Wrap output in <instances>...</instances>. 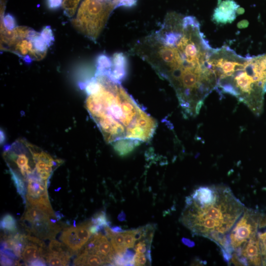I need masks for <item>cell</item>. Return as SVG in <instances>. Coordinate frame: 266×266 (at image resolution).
I'll use <instances>...</instances> for the list:
<instances>
[{
  "label": "cell",
  "mask_w": 266,
  "mask_h": 266,
  "mask_svg": "<svg viewBox=\"0 0 266 266\" xmlns=\"http://www.w3.org/2000/svg\"><path fill=\"white\" fill-rule=\"evenodd\" d=\"M213 50L196 17L172 11L159 29L137 40L130 52L169 82L184 113L191 116L199 113L204 99L216 89L210 62Z\"/></svg>",
  "instance_id": "obj_1"
},
{
  "label": "cell",
  "mask_w": 266,
  "mask_h": 266,
  "mask_svg": "<svg viewBox=\"0 0 266 266\" xmlns=\"http://www.w3.org/2000/svg\"><path fill=\"white\" fill-rule=\"evenodd\" d=\"M85 106L105 141L120 156L153 135L157 122L117 82L96 73L86 84Z\"/></svg>",
  "instance_id": "obj_2"
},
{
  "label": "cell",
  "mask_w": 266,
  "mask_h": 266,
  "mask_svg": "<svg viewBox=\"0 0 266 266\" xmlns=\"http://www.w3.org/2000/svg\"><path fill=\"white\" fill-rule=\"evenodd\" d=\"M180 220L194 235L207 237L217 244L223 256L228 253L227 236L245 210V207L227 186L220 185L214 198L200 204L190 196Z\"/></svg>",
  "instance_id": "obj_3"
},
{
  "label": "cell",
  "mask_w": 266,
  "mask_h": 266,
  "mask_svg": "<svg viewBox=\"0 0 266 266\" xmlns=\"http://www.w3.org/2000/svg\"><path fill=\"white\" fill-rule=\"evenodd\" d=\"M210 62L216 77V89L235 97L259 115L266 86L253 56L243 57L224 45L214 49Z\"/></svg>",
  "instance_id": "obj_4"
},
{
  "label": "cell",
  "mask_w": 266,
  "mask_h": 266,
  "mask_svg": "<svg viewBox=\"0 0 266 266\" xmlns=\"http://www.w3.org/2000/svg\"><path fill=\"white\" fill-rule=\"evenodd\" d=\"M2 27V49L14 53L26 61L42 59L53 40L49 27L45 28L41 33L24 26L11 30Z\"/></svg>",
  "instance_id": "obj_5"
},
{
  "label": "cell",
  "mask_w": 266,
  "mask_h": 266,
  "mask_svg": "<svg viewBox=\"0 0 266 266\" xmlns=\"http://www.w3.org/2000/svg\"><path fill=\"white\" fill-rule=\"evenodd\" d=\"M118 6V0H83L71 20L72 25L79 33L96 42Z\"/></svg>",
  "instance_id": "obj_6"
},
{
  "label": "cell",
  "mask_w": 266,
  "mask_h": 266,
  "mask_svg": "<svg viewBox=\"0 0 266 266\" xmlns=\"http://www.w3.org/2000/svg\"><path fill=\"white\" fill-rule=\"evenodd\" d=\"M240 6L233 0H218L217 6L212 14V21L217 24H226L233 22L239 14Z\"/></svg>",
  "instance_id": "obj_7"
},
{
  "label": "cell",
  "mask_w": 266,
  "mask_h": 266,
  "mask_svg": "<svg viewBox=\"0 0 266 266\" xmlns=\"http://www.w3.org/2000/svg\"><path fill=\"white\" fill-rule=\"evenodd\" d=\"M27 242L22 253L21 258L25 263L30 264L33 260L45 257V245L42 241L36 237L26 235Z\"/></svg>",
  "instance_id": "obj_8"
},
{
  "label": "cell",
  "mask_w": 266,
  "mask_h": 266,
  "mask_svg": "<svg viewBox=\"0 0 266 266\" xmlns=\"http://www.w3.org/2000/svg\"><path fill=\"white\" fill-rule=\"evenodd\" d=\"M56 220L49 219L30 222L28 229L40 238L53 239L61 229V227L56 224Z\"/></svg>",
  "instance_id": "obj_9"
},
{
  "label": "cell",
  "mask_w": 266,
  "mask_h": 266,
  "mask_svg": "<svg viewBox=\"0 0 266 266\" xmlns=\"http://www.w3.org/2000/svg\"><path fill=\"white\" fill-rule=\"evenodd\" d=\"M111 61V67L102 74H106L115 81L121 83L127 74V58L123 53H116L113 55Z\"/></svg>",
  "instance_id": "obj_10"
},
{
  "label": "cell",
  "mask_w": 266,
  "mask_h": 266,
  "mask_svg": "<svg viewBox=\"0 0 266 266\" xmlns=\"http://www.w3.org/2000/svg\"><path fill=\"white\" fill-rule=\"evenodd\" d=\"M93 253L101 256L106 264H112L113 259L116 253L112 245L106 236L99 233L95 248Z\"/></svg>",
  "instance_id": "obj_11"
},
{
  "label": "cell",
  "mask_w": 266,
  "mask_h": 266,
  "mask_svg": "<svg viewBox=\"0 0 266 266\" xmlns=\"http://www.w3.org/2000/svg\"><path fill=\"white\" fill-rule=\"evenodd\" d=\"M60 239L73 253L77 252L85 245L78 237L74 226L66 228Z\"/></svg>",
  "instance_id": "obj_12"
},
{
  "label": "cell",
  "mask_w": 266,
  "mask_h": 266,
  "mask_svg": "<svg viewBox=\"0 0 266 266\" xmlns=\"http://www.w3.org/2000/svg\"><path fill=\"white\" fill-rule=\"evenodd\" d=\"M50 217L51 216L44 211L27 204V209L21 220L30 223L49 220Z\"/></svg>",
  "instance_id": "obj_13"
},
{
  "label": "cell",
  "mask_w": 266,
  "mask_h": 266,
  "mask_svg": "<svg viewBox=\"0 0 266 266\" xmlns=\"http://www.w3.org/2000/svg\"><path fill=\"white\" fill-rule=\"evenodd\" d=\"M48 252L70 259L73 252L66 245L56 240L52 239L49 244Z\"/></svg>",
  "instance_id": "obj_14"
},
{
  "label": "cell",
  "mask_w": 266,
  "mask_h": 266,
  "mask_svg": "<svg viewBox=\"0 0 266 266\" xmlns=\"http://www.w3.org/2000/svg\"><path fill=\"white\" fill-rule=\"evenodd\" d=\"M11 179L13 182L18 193L22 197L24 203L26 201V182L16 172L12 170L9 169Z\"/></svg>",
  "instance_id": "obj_15"
},
{
  "label": "cell",
  "mask_w": 266,
  "mask_h": 266,
  "mask_svg": "<svg viewBox=\"0 0 266 266\" xmlns=\"http://www.w3.org/2000/svg\"><path fill=\"white\" fill-rule=\"evenodd\" d=\"M124 232L115 233L110 238L113 249L117 254H123L127 249L125 245Z\"/></svg>",
  "instance_id": "obj_16"
},
{
  "label": "cell",
  "mask_w": 266,
  "mask_h": 266,
  "mask_svg": "<svg viewBox=\"0 0 266 266\" xmlns=\"http://www.w3.org/2000/svg\"><path fill=\"white\" fill-rule=\"evenodd\" d=\"M0 228L5 233H15L17 231L16 221L11 214H6L2 218Z\"/></svg>",
  "instance_id": "obj_17"
},
{
  "label": "cell",
  "mask_w": 266,
  "mask_h": 266,
  "mask_svg": "<svg viewBox=\"0 0 266 266\" xmlns=\"http://www.w3.org/2000/svg\"><path fill=\"white\" fill-rule=\"evenodd\" d=\"M45 258L50 266H67L70 259L49 252L46 253Z\"/></svg>",
  "instance_id": "obj_18"
},
{
  "label": "cell",
  "mask_w": 266,
  "mask_h": 266,
  "mask_svg": "<svg viewBox=\"0 0 266 266\" xmlns=\"http://www.w3.org/2000/svg\"><path fill=\"white\" fill-rule=\"evenodd\" d=\"M82 0H62V6L66 15L69 18L73 16Z\"/></svg>",
  "instance_id": "obj_19"
},
{
  "label": "cell",
  "mask_w": 266,
  "mask_h": 266,
  "mask_svg": "<svg viewBox=\"0 0 266 266\" xmlns=\"http://www.w3.org/2000/svg\"><path fill=\"white\" fill-rule=\"evenodd\" d=\"M91 221L93 225L99 226L103 229L106 226H110L111 224L107 219L105 213L102 211L95 214L92 218Z\"/></svg>",
  "instance_id": "obj_20"
},
{
  "label": "cell",
  "mask_w": 266,
  "mask_h": 266,
  "mask_svg": "<svg viewBox=\"0 0 266 266\" xmlns=\"http://www.w3.org/2000/svg\"><path fill=\"white\" fill-rule=\"evenodd\" d=\"M125 245L127 248L134 247L135 241L134 238V230L125 231L124 232Z\"/></svg>",
  "instance_id": "obj_21"
},
{
  "label": "cell",
  "mask_w": 266,
  "mask_h": 266,
  "mask_svg": "<svg viewBox=\"0 0 266 266\" xmlns=\"http://www.w3.org/2000/svg\"><path fill=\"white\" fill-rule=\"evenodd\" d=\"M151 244L149 243L145 239L138 241L134 244V250L136 253H145L151 248Z\"/></svg>",
  "instance_id": "obj_22"
},
{
  "label": "cell",
  "mask_w": 266,
  "mask_h": 266,
  "mask_svg": "<svg viewBox=\"0 0 266 266\" xmlns=\"http://www.w3.org/2000/svg\"><path fill=\"white\" fill-rule=\"evenodd\" d=\"M134 266H144L147 263L148 259L144 253H136L134 256Z\"/></svg>",
  "instance_id": "obj_23"
},
{
  "label": "cell",
  "mask_w": 266,
  "mask_h": 266,
  "mask_svg": "<svg viewBox=\"0 0 266 266\" xmlns=\"http://www.w3.org/2000/svg\"><path fill=\"white\" fill-rule=\"evenodd\" d=\"M15 260L7 256L0 253V265L1 266H12L16 264Z\"/></svg>",
  "instance_id": "obj_24"
},
{
  "label": "cell",
  "mask_w": 266,
  "mask_h": 266,
  "mask_svg": "<svg viewBox=\"0 0 266 266\" xmlns=\"http://www.w3.org/2000/svg\"><path fill=\"white\" fill-rule=\"evenodd\" d=\"M48 6L51 8L59 7L62 4V0H48Z\"/></svg>",
  "instance_id": "obj_25"
},
{
  "label": "cell",
  "mask_w": 266,
  "mask_h": 266,
  "mask_svg": "<svg viewBox=\"0 0 266 266\" xmlns=\"http://www.w3.org/2000/svg\"><path fill=\"white\" fill-rule=\"evenodd\" d=\"M29 265L34 266H46V262L43 258H38L33 260V261H32L29 264Z\"/></svg>",
  "instance_id": "obj_26"
},
{
  "label": "cell",
  "mask_w": 266,
  "mask_h": 266,
  "mask_svg": "<svg viewBox=\"0 0 266 266\" xmlns=\"http://www.w3.org/2000/svg\"><path fill=\"white\" fill-rule=\"evenodd\" d=\"M181 241L184 244L189 247H193L195 245V243L189 239L183 237Z\"/></svg>",
  "instance_id": "obj_27"
},
{
  "label": "cell",
  "mask_w": 266,
  "mask_h": 266,
  "mask_svg": "<svg viewBox=\"0 0 266 266\" xmlns=\"http://www.w3.org/2000/svg\"><path fill=\"white\" fill-rule=\"evenodd\" d=\"M111 230L115 233H123L125 231L123 230L121 227L117 226H112L110 227Z\"/></svg>",
  "instance_id": "obj_28"
},
{
  "label": "cell",
  "mask_w": 266,
  "mask_h": 266,
  "mask_svg": "<svg viewBox=\"0 0 266 266\" xmlns=\"http://www.w3.org/2000/svg\"><path fill=\"white\" fill-rule=\"evenodd\" d=\"M126 215L125 213L123 210H122L120 214L118 215L117 218L120 221H124L126 220Z\"/></svg>",
  "instance_id": "obj_29"
}]
</instances>
